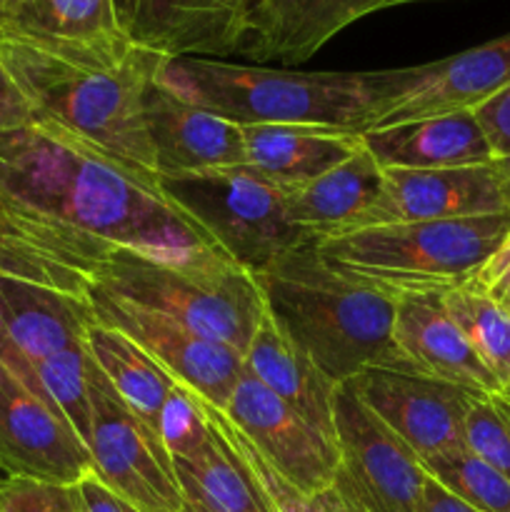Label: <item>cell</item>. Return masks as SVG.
Here are the masks:
<instances>
[{"label":"cell","mask_w":510,"mask_h":512,"mask_svg":"<svg viewBox=\"0 0 510 512\" xmlns=\"http://www.w3.org/2000/svg\"><path fill=\"white\" fill-rule=\"evenodd\" d=\"M115 250L185 260L220 248L153 170L38 115L0 133V275L83 298Z\"/></svg>","instance_id":"cell-1"},{"label":"cell","mask_w":510,"mask_h":512,"mask_svg":"<svg viewBox=\"0 0 510 512\" xmlns=\"http://www.w3.org/2000/svg\"><path fill=\"white\" fill-rule=\"evenodd\" d=\"M165 60L128 35L70 43L0 28V63L38 118L148 170H153V150L143 98Z\"/></svg>","instance_id":"cell-2"},{"label":"cell","mask_w":510,"mask_h":512,"mask_svg":"<svg viewBox=\"0 0 510 512\" xmlns=\"http://www.w3.org/2000/svg\"><path fill=\"white\" fill-rule=\"evenodd\" d=\"M253 278L265 315L335 385L365 368H400L395 295L325 263L318 240L288 250Z\"/></svg>","instance_id":"cell-3"},{"label":"cell","mask_w":510,"mask_h":512,"mask_svg":"<svg viewBox=\"0 0 510 512\" xmlns=\"http://www.w3.org/2000/svg\"><path fill=\"white\" fill-rule=\"evenodd\" d=\"M413 80V68L298 73L288 68L168 58L158 83L238 125H325L365 133Z\"/></svg>","instance_id":"cell-4"},{"label":"cell","mask_w":510,"mask_h":512,"mask_svg":"<svg viewBox=\"0 0 510 512\" xmlns=\"http://www.w3.org/2000/svg\"><path fill=\"white\" fill-rule=\"evenodd\" d=\"M510 230V213L403 220L320 238L325 263L390 295L465 288Z\"/></svg>","instance_id":"cell-5"},{"label":"cell","mask_w":510,"mask_h":512,"mask_svg":"<svg viewBox=\"0 0 510 512\" xmlns=\"http://www.w3.org/2000/svg\"><path fill=\"white\" fill-rule=\"evenodd\" d=\"M88 285H100L130 303L158 310L238 353L248 350L265 318L255 278L220 250L185 260L115 250L95 265Z\"/></svg>","instance_id":"cell-6"},{"label":"cell","mask_w":510,"mask_h":512,"mask_svg":"<svg viewBox=\"0 0 510 512\" xmlns=\"http://www.w3.org/2000/svg\"><path fill=\"white\" fill-rule=\"evenodd\" d=\"M173 205L195 220L233 263L250 275L298 245L315 240L288 210L285 185L250 165L158 178Z\"/></svg>","instance_id":"cell-7"},{"label":"cell","mask_w":510,"mask_h":512,"mask_svg":"<svg viewBox=\"0 0 510 512\" xmlns=\"http://www.w3.org/2000/svg\"><path fill=\"white\" fill-rule=\"evenodd\" d=\"M88 368L93 475L140 512H180L183 495L158 430L123 403L93 360Z\"/></svg>","instance_id":"cell-8"},{"label":"cell","mask_w":510,"mask_h":512,"mask_svg":"<svg viewBox=\"0 0 510 512\" xmlns=\"http://www.w3.org/2000/svg\"><path fill=\"white\" fill-rule=\"evenodd\" d=\"M333 423L340 450L335 490L363 512H423V465L358 398L350 380L335 388Z\"/></svg>","instance_id":"cell-9"},{"label":"cell","mask_w":510,"mask_h":512,"mask_svg":"<svg viewBox=\"0 0 510 512\" xmlns=\"http://www.w3.org/2000/svg\"><path fill=\"white\" fill-rule=\"evenodd\" d=\"M83 300L95 323L120 330L178 383L188 385L213 408H225L243 375V353L218 340L203 338L188 325L158 310L130 303L100 285H88Z\"/></svg>","instance_id":"cell-10"},{"label":"cell","mask_w":510,"mask_h":512,"mask_svg":"<svg viewBox=\"0 0 510 512\" xmlns=\"http://www.w3.org/2000/svg\"><path fill=\"white\" fill-rule=\"evenodd\" d=\"M223 415L298 493L315 498L333 488L340 468L335 438L308 423L248 373L240 375Z\"/></svg>","instance_id":"cell-11"},{"label":"cell","mask_w":510,"mask_h":512,"mask_svg":"<svg viewBox=\"0 0 510 512\" xmlns=\"http://www.w3.org/2000/svg\"><path fill=\"white\" fill-rule=\"evenodd\" d=\"M350 383L420 463L465 448V415L478 398L470 390L398 368H365Z\"/></svg>","instance_id":"cell-12"},{"label":"cell","mask_w":510,"mask_h":512,"mask_svg":"<svg viewBox=\"0 0 510 512\" xmlns=\"http://www.w3.org/2000/svg\"><path fill=\"white\" fill-rule=\"evenodd\" d=\"M0 468L60 485L93 475L88 445L65 415L0 363Z\"/></svg>","instance_id":"cell-13"},{"label":"cell","mask_w":510,"mask_h":512,"mask_svg":"<svg viewBox=\"0 0 510 512\" xmlns=\"http://www.w3.org/2000/svg\"><path fill=\"white\" fill-rule=\"evenodd\" d=\"M143 120L158 178L245 163L243 128L238 123L170 93L158 78L145 90Z\"/></svg>","instance_id":"cell-14"},{"label":"cell","mask_w":510,"mask_h":512,"mask_svg":"<svg viewBox=\"0 0 510 512\" xmlns=\"http://www.w3.org/2000/svg\"><path fill=\"white\" fill-rule=\"evenodd\" d=\"M260 0H135L128 38L165 58L240 55Z\"/></svg>","instance_id":"cell-15"},{"label":"cell","mask_w":510,"mask_h":512,"mask_svg":"<svg viewBox=\"0 0 510 512\" xmlns=\"http://www.w3.org/2000/svg\"><path fill=\"white\" fill-rule=\"evenodd\" d=\"M508 85L510 33L450 58L415 65L410 85L383 110L375 128L475 110L503 93Z\"/></svg>","instance_id":"cell-16"},{"label":"cell","mask_w":510,"mask_h":512,"mask_svg":"<svg viewBox=\"0 0 510 512\" xmlns=\"http://www.w3.org/2000/svg\"><path fill=\"white\" fill-rule=\"evenodd\" d=\"M393 343L400 368L445 380L475 395L500 393L473 345L445 308L443 293H403L395 298Z\"/></svg>","instance_id":"cell-17"},{"label":"cell","mask_w":510,"mask_h":512,"mask_svg":"<svg viewBox=\"0 0 510 512\" xmlns=\"http://www.w3.org/2000/svg\"><path fill=\"white\" fill-rule=\"evenodd\" d=\"M383 198L368 228L403 220H458L510 213L495 160L438 170H383Z\"/></svg>","instance_id":"cell-18"},{"label":"cell","mask_w":510,"mask_h":512,"mask_svg":"<svg viewBox=\"0 0 510 512\" xmlns=\"http://www.w3.org/2000/svg\"><path fill=\"white\" fill-rule=\"evenodd\" d=\"M398 0H260L240 55L255 63L300 65L363 15Z\"/></svg>","instance_id":"cell-19"},{"label":"cell","mask_w":510,"mask_h":512,"mask_svg":"<svg viewBox=\"0 0 510 512\" xmlns=\"http://www.w3.org/2000/svg\"><path fill=\"white\" fill-rule=\"evenodd\" d=\"M363 145L383 170H438L495 160L473 110L408 120L363 133Z\"/></svg>","instance_id":"cell-20"},{"label":"cell","mask_w":510,"mask_h":512,"mask_svg":"<svg viewBox=\"0 0 510 512\" xmlns=\"http://www.w3.org/2000/svg\"><path fill=\"white\" fill-rule=\"evenodd\" d=\"M385 173L365 150L343 160L328 173L290 185L288 210L300 228L315 240L353 233L370 225L375 208L383 198Z\"/></svg>","instance_id":"cell-21"},{"label":"cell","mask_w":510,"mask_h":512,"mask_svg":"<svg viewBox=\"0 0 510 512\" xmlns=\"http://www.w3.org/2000/svg\"><path fill=\"white\" fill-rule=\"evenodd\" d=\"M90 323L83 298L0 275V328L10 348L28 363L83 345Z\"/></svg>","instance_id":"cell-22"},{"label":"cell","mask_w":510,"mask_h":512,"mask_svg":"<svg viewBox=\"0 0 510 512\" xmlns=\"http://www.w3.org/2000/svg\"><path fill=\"white\" fill-rule=\"evenodd\" d=\"M245 165L265 178L300 185L328 173L363 150V133L325 125H240Z\"/></svg>","instance_id":"cell-23"},{"label":"cell","mask_w":510,"mask_h":512,"mask_svg":"<svg viewBox=\"0 0 510 512\" xmlns=\"http://www.w3.org/2000/svg\"><path fill=\"white\" fill-rule=\"evenodd\" d=\"M243 373L278 395L308 423L335 438L333 400L338 385L265 315L243 353Z\"/></svg>","instance_id":"cell-24"},{"label":"cell","mask_w":510,"mask_h":512,"mask_svg":"<svg viewBox=\"0 0 510 512\" xmlns=\"http://www.w3.org/2000/svg\"><path fill=\"white\" fill-rule=\"evenodd\" d=\"M170 460L183 495L180 512H275L273 500L250 465L215 423L213 438L203 450Z\"/></svg>","instance_id":"cell-25"},{"label":"cell","mask_w":510,"mask_h":512,"mask_svg":"<svg viewBox=\"0 0 510 512\" xmlns=\"http://www.w3.org/2000/svg\"><path fill=\"white\" fill-rule=\"evenodd\" d=\"M85 350L123 403L158 430L160 410L178 380L120 330L95 320L85 330Z\"/></svg>","instance_id":"cell-26"},{"label":"cell","mask_w":510,"mask_h":512,"mask_svg":"<svg viewBox=\"0 0 510 512\" xmlns=\"http://www.w3.org/2000/svg\"><path fill=\"white\" fill-rule=\"evenodd\" d=\"M0 363L8 365L30 388L40 390L65 415L85 445L90 438V358L83 345L55 353L50 358L28 363L13 348L0 353Z\"/></svg>","instance_id":"cell-27"},{"label":"cell","mask_w":510,"mask_h":512,"mask_svg":"<svg viewBox=\"0 0 510 512\" xmlns=\"http://www.w3.org/2000/svg\"><path fill=\"white\" fill-rule=\"evenodd\" d=\"M5 28L70 43L128 35L120 25L115 0H18Z\"/></svg>","instance_id":"cell-28"},{"label":"cell","mask_w":510,"mask_h":512,"mask_svg":"<svg viewBox=\"0 0 510 512\" xmlns=\"http://www.w3.org/2000/svg\"><path fill=\"white\" fill-rule=\"evenodd\" d=\"M445 308L465 333L468 343L498 380L500 390H510V313L473 288L443 293Z\"/></svg>","instance_id":"cell-29"},{"label":"cell","mask_w":510,"mask_h":512,"mask_svg":"<svg viewBox=\"0 0 510 512\" xmlns=\"http://www.w3.org/2000/svg\"><path fill=\"white\" fill-rule=\"evenodd\" d=\"M420 465L428 478L463 503L483 512H510V480L468 448L448 450Z\"/></svg>","instance_id":"cell-30"},{"label":"cell","mask_w":510,"mask_h":512,"mask_svg":"<svg viewBox=\"0 0 510 512\" xmlns=\"http://www.w3.org/2000/svg\"><path fill=\"white\" fill-rule=\"evenodd\" d=\"M158 435L170 458H188L213 438L208 403L188 385L175 383L158 418Z\"/></svg>","instance_id":"cell-31"},{"label":"cell","mask_w":510,"mask_h":512,"mask_svg":"<svg viewBox=\"0 0 510 512\" xmlns=\"http://www.w3.org/2000/svg\"><path fill=\"white\" fill-rule=\"evenodd\" d=\"M210 418H213V423L218 425L220 433H223L225 438L235 445V448H238V453L243 455L245 463L250 465V470L255 473V478L260 480V485L265 488V493H268L270 500H273L275 512H348L345 510L343 500H340V495L335 493V488H328L325 493L315 495V498H308V495L298 493V490H295L288 480L280 478V475L275 473V470L270 468V465L265 463V460L260 458L253 448H250L248 440H245L243 435H240L238 430L228 423V418L223 415V410H218L210 405Z\"/></svg>","instance_id":"cell-32"},{"label":"cell","mask_w":510,"mask_h":512,"mask_svg":"<svg viewBox=\"0 0 510 512\" xmlns=\"http://www.w3.org/2000/svg\"><path fill=\"white\" fill-rule=\"evenodd\" d=\"M465 448L510 480V410L500 393L473 400L465 415Z\"/></svg>","instance_id":"cell-33"},{"label":"cell","mask_w":510,"mask_h":512,"mask_svg":"<svg viewBox=\"0 0 510 512\" xmlns=\"http://www.w3.org/2000/svg\"><path fill=\"white\" fill-rule=\"evenodd\" d=\"M0 512H83L78 485L48 483L0 468Z\"/></svg>","instance_id":"cell-34"},{"label":"cell","mask_w":510,"mask_h":512,"mask_svg":"<svg viewBox=\"0 0 510 512\" xmlns=\"http://www.w3.org/2000/svg\"><path fill=\"white\" fill-rule=\"evenodd\" d=\"M465 288H473L475 293L485 295L510 313V230L485 258V263L475 270Z\"/></svg>","instance_id":"cell-35"},{"label":"cell","mask_w":510,"mask_h":512,"mask_svg":"<svg viewBox=\"0 0 510 512\" xmlns=\"http://www.w3.org/2000/svg\"><path fill=\"white\" fill-rule=\"evenodd\" d=\"M473 113L480 120V125H483L485 135H488L495 160L510 155V85L503 93L490 98L488 103L475 108Z\"/></svg>","instance_id":"cell-36"},{"label":"cell","mask_w":510,"mask_h":512,"mask_svg":"<svg viewBox=\"0 0 510 512\" xmlns=\"http://www.w3.org/2000/svg\"><path fill=\"white\" fill-rule=\"evenodd\" d=\"M33 118V108H30V103L25 100V95L20 93L15 80L10 78L5 65L0 63V133L30 123Z\"/></svg>","instance_id":"cell-37"},{"label":"cell","mask_w":510,"mask_h":512,"mask_svg":"<svg viewBox=\"0 0 510 512\" xmlns=\"http://www.w3.org/2000/svg\"><path fill=\"white\" fill-rule=\"evenodd\" d=\"M78 490L83 512H140L138 508H133L128 500L118 498L113 490L105 488L95 475H88L85 480H80Z\"/></svg>","instance_id":"cell-38"},{"label":"cell","mask_w":510,"mask_h":512,"mask_svg":"<svg viewBox=\"0 0 510 512\" xmlns=\"http://www.w3.org/2000/svg\"><path fill=\"white\" fill-rule=\"evenodd\" d=\"M423 512H483V510L463 503L460 498L450 495L443 485H438L433 478H428L425 480V493H423Z\"/></svg>","instance_id":"cell-39"},{"label":"cell","mask_w":510,"mask_h":512,"mask_svg":"<svg viewBox=\"0 0 510 512\" xmlns=\"http://www.w3.org/2000/svg\"><path fill=\"white\" fill-rule=\"evenodd\" d=\"M495 168H498L500 183H503V190H505V200H508L510 205V155L495 160Z\"/></svg>","instance_id":"cell-40"},{"label":"cell","mask_w":510,"mask_h":512,"mask_svg":"<svg viewBox=\"0 0 510 512\" xmlns=\"http://www.w3.org/2000/svg\"><path fill=\"white\" fill-rule=\"evenodd\" d=\"M133 5H135V0H115V10H118V18H120V25H123V30L128 28L130 13H133Z\"/></svg>","instance_id":"cell-41"},{"label":"cell","mask_w":510,"mask_h":512,"mask_svg":"<svg viewBox=\"0 0 510 512\" xmlns=\"http://www.w3.org/2000/svg\"><path fill=\"white\" fill-rule=\"evenodd\" d=\"M15 3H18V0H0V28H5V25L10 23V15H13Z\"/></svg>","instance_id":"cell-42"},{"label":"cell","mask_w":510,"mask_h":512,"mask_svg":"<svg viewBox=\"0 0 510 512\" xmlns=\"http://www.w3.org/2000/svg\"><path fill=\"white\" fill-rule=\"evenodd\" d=\"M403 3H423V0H398V5H403Z\"/></svg>","instance_id":"cell-43"}]
</instances>
